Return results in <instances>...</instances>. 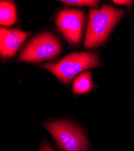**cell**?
<instances>
[{"mask_svg": "<svg viewBox=\"0 0 134 151\" xmlns=\"http://www.w3.org/2000/svg\"><path fill=\"white\" fill-rule=\"evenodd\" d=\"M123 15L122 9L112 6H104L100 9L90 10L84 47L95 48L104 43Z\"/></svg>", "mask_w": 134, "mask_h": 151, "instance_id": "6da1fadb", "label": "cell"}, {"mask_svg": "<svg viewBox=\"0 0 134 151\" xmlns=\"http://www.w3.org/2000/svg\"><path fill=\"white\" fill-rule=\"evenodd\" d=\"M99 65L98 56L92 53H73L57 63H48L42 67L65 83H69L77 74Z\"/></svg>", "mask_w": 134, "mask_h": 151, "instance_id": "7a4b0ae2", "label": "cell"}, {"mask_svg": "<svg viewBox=\"0 0 134 151\" xmlns=\"http://www.w3.org/2000/svg\"><path fill=\"white\" fill-rule=\"evenodd\" d=\"M44 127L53 135L59 147L65 151H86L89 147L86 137L72 124L56 121L46 123Z\"/></svg>", "mask_w": 134, "mask_h": 151, "instance_id": "3957f363", "label": "cell"}, {"mask_svg": "<svg viewBox=\"0 0 134 151\" xmlns=\"http://www.w3.org/2000/svg\"><path fill=\"white\" fill-rule=\"evenodd\" d=\"M62 51V45L51 33H44L32 39L21 52L19 61L36 62L51 59Z\"/></svg>", "mask_w": 134, "mask_h": 151, "instance_id": "277c9868", "label": "cell"}, {"mask_svg": "<svg viewBox=\"0 0 134 151\" xmlns=\"http://www.w3.org/2000/svg\"><path fill=\"white\" fill-rule=\"evenodd\" d=\"M85 22L83 12L75 9H66L60 12L56 24L67 42L74 46L79 44Z\"/></svg>", "mask_w": 134, "mask_h": 151, "instance_id": "5b68a950", "label": "cell"}, {"mask_svg": "<svg viewBox=\"0 0 134 151\" xmlns=\"http://www.w3.org/2000/svg\"><path fill=\"white\" fill-rule=\"evenodd\" d=\"M30 35L18 29H7L3 27L0 31V52L4 58H10L17 52L21 45Z\"/></svg>", "mask_w": 134, "mask_h": 151, "instance_id": "8992f818", "label": "cell"}, {"mask_svg": "<svg viewBox=\"0 0 134 151\" xmlns=\"http://www.w3.org/2000/svg\"><path fill=\"white\" fill-rule=\"evenodd\" d=\"M17 21L16 10L13 3L1 1L0 3V24L2 26H11Z\"/></svg>", "mask_w": 134, "mask_h": 151, "instance_id": "52a82bcc", "label": "cell"}, {"mask_svg": "<svg viewBox=\"0 0 134 151\" xmlns=\"http://www.w3.org/2000/svg\"><path fill=\"white\" fill-rule=\"evenodd\" d=\"M93 88L91 75L90 72L81 74L75 79L73 85V91L76 94H84Z\"/></svg>", "mask_w": 134, "mask_h": 151, "instance_id": "ba28073f", "label": "cell"}, {"mask_svg": "<svg viewBox=\"0 0 134 151\" xmlns=\"http://www.w3.org/2000/svg\"><path fill=\"white\" fill-rule=\"evenodd\" d=\"M66 5L78 6H93L97 7L98 5V1H93V0H63L60 1Z\"/></svg>", "mask_w": 134, "mask_h": 151, "instance_id": "9c48e42d", "label": "cell"}, {"mask_svg": "<svg viewBox=\"0 0 134 151\" xmlns=\"http://www.w3.org/2000/svg\"><path fill=\"white\" fill-rule=\"evenodd\" d=\"M113 2L116 4H125L128 6H130L132 3V1H128V0H124V1H121V0L116 1V0H115Z\"/></svg>", "mask_w": 134, "mask_h": 151, "instance_id": "30bf717a", "label": "cell"}, {"mask_svg": "<svg viewBox=\"0 0 134 151\" xmlns=\"http://www.w3.org/2000/svg\"><path fill=\"white\" fill-rule=\"evenodd\" d=\"M39 151H54L50 146L47 143H43Z\"/></svg>", "mask_w": 134, "mask_h": 151, "instance_id": "8fae6325", "label": "cell"}]
</instances>
